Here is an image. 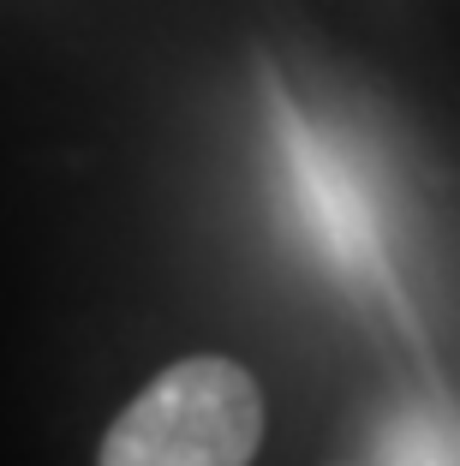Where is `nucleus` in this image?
<instances>
[{"instance_id": "nucleus-1", "label": "nucleus", "mask_w": 460, "mask_h": 466, "mask_svg": "<svg viewBox=\"0 0 460 466\" xmlns=\"http://www.w3.org/2000/svg\"><path fill=\"white\" fill-rule=\"evenodd\" d=\"M263 449V389L240 359L191 353L156 370L102 431L96 466H251Z\"/></svg>"}]
</instances>
